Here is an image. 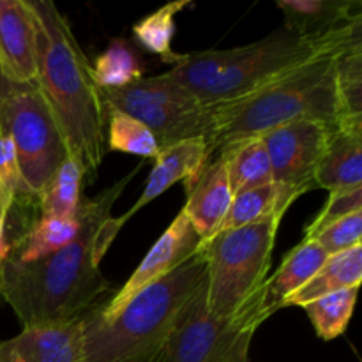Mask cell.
<instances>
[{"label":"cell","mask_w":362,"mask_h":362,"mask_svg":"<svg viewBox=\"0 0 362 362\" xmlns=\"http://www.w3.org/2000/svg\"><path fill=\"white\" fill-rule=\"evenodd\" d=\"M361 41L362 23L327 39H306L279 27L246 46L184 53V59L166 74L205 106L216 108L260 90L322 53L338 52Z\"/></svg>","instance_id":"3957f363"},{"label":"cell","mask_w":362,"mask_h":362,"mask_svg":"<svg viewBox=\"0 0 362 362\" xmlns=\"http://www.w3.org/2000/svg\"><path fill=\"white\" fill-rule=\"evenodd\" d=\"M218 154L225 156L233 194L272 182L271 159L262 138L237 141Z\"/></svg>","instance_id":"cb8c5ba5"},{"label":"cell","mask_w":362,"mask_h":362,"mask_svg":"<svg viewBox=\"0 0 362 362\" xmlns=\"http://www.w3.org/2000/svg\"><path fill=\"white\" fill-rule=\"evenodd\" d=\"M16 87L18 85L11 83V81L7 80V76L4 74V71H2V66H0V108H2V103L6 101L7 95H9Z\"/></svg>","instance_id":"d6a6232c"},{"label":"cell","mask_w":362,"mask_h":362,"mask_svg":"<svg viewBox=\"0 0 362 362\" xmlns=\"http://www.w3.org/2000/svg\"><path fill=\"white\" fill-rule=\"evenodd\" d=\"M0 362H85L81 315L23 327L18 336L0 341Z\"/></svg>","instance_id":"4fadbf2b"},{"label":"cell","mask_w":362,"mask_h":362,"mask_svg":"<svg viewBox=\"0 0 362 362\" xmlns=\"http://www.w3.org/2000/svg\"><path fill=\"white\" fill-rule=\"evenodd\" d=\"M283 216L276 212L253 225L218 232L202 243L207 262L205 297L212 317L260 324L267 320L265 286Z\"/></svg>","instance_id":"8992f818"},{"label":"cell","mask_w":362,"mask_h":362,"mask_svg":"<svg viewBox=\"0 0 362 362\" xmlns=\"http://www.w3.org/2000/svg\"><path fill=\"white\" fill-rule=\"evenodd\" d=\"M283 27L306 39H327L362 23L361 0H278Z\"/></svg>","instance_id":"2e32d148"},{"label":"cell","mask_w":362,"mask_h":362,"mask_svg":"<svg viewBox=\"0 0 362 362\" xmlns=\"http://www.w3.org/2000/svg\"><path fill=\"white\" fill-rule=\"evenodd\" d=\"M106 148L144 159H156L159 154V144L151 129L120 112H110L106 117Z\"/></svg>","instance_id":"83f0119b"},{"label":"cell","mask_w":362,"mask_h":362,"mask_svg":"<svg viewBox=\"0 0 362 362\" xmlns=\"http://www.w3.org/2000/svg\"><path fill=\"white\" fill-rule=\"evenodd\" d=\"M357 292H359V286H352V288L329 293V296L300 306L306 311L318 338L324 341H331V339L345 334L346 327L352 320Z\"/></svg>","instance_id":"4316f807"},{"label":"cell","mask_w":362,"mask_h":362,"mask_svg":"<svg viewBox=\"0 0 362 362\" xmlns=\"http://www.w3.org/2000/svg\"><path fill=\"white\" fill-rule=\"evenodd\" d=\"M141 163L85 204V223L76 239L62 250L20 264L2 260L0 296L13 308L23 327L69 320L94 306L95 299L112 290L95 257V237L110 218L113 204L131 182Z\"/></svg>","instance_id":"6da1fadb"},{"label":"cell","mask_w":362,"mask_h":362,"mask_svg":"<svg viewBox=\"0 0 362 362\" xmlns=\"http://www.w3.org/2000/svg\"><path fill=\"white\" fill-rule=\"evenodd\" d=\"M292 204L293 202L288 200L274 182L240 191V193L233 194L232 204H230L228 212L219 225L218 232L253 225L276 212L285 214Z\"/></svg>","instance_id":"484cf974"},{"label":"cell","mask_w":362,"mask_h":362,"mask_svg":"<svg viewBox=\"0 0 362 362\" xmlns=\"http://www.w3.org/2000/svg\"><path fill=\"white\" fill-rule=\"evenodd\" d=\"M28 194L34 193L28 189L21 177L13 141L0 129V204H2L4 216L9 212L14 202Z\"/></svg>","instance_id":"f1b7e54d"},{"label":"cell","mask_w":362,"mask_h":362,"mask_svg":"<svg viewBox=\"0 0 362 362\" xmlns=\"http://www.w3.org/2000/svg\"><path fill=\"white\" fill-rule=\"evenodd\" d=\"M362 239V212H354V214L345 216V218L338 219L332 225L325 226L322 232H318L313 237L320 244L322 250L329 255L343 253L352 247L359 246Z\"/></svg>","instance_id":"4dcf8cb0"},{"label":"cell","mask_w":362,"mask_h":362,"mask_svg":"<svg viewBox=\"0 0 362 362\" xmlns=\"http://www.w3.org/2000/svg\"><path fill=\"white\" fill-rule=\"evenodd\" d=\"M0 286H2V262H0Z\"/></svg>","instance_id":"e575fe53"},{"label":"cell","mask_w":362,"mask_h":362,"mask_svg":"<svg viewBox=\"0 0 362 362\" xmlns=\"http://www.w3.org/2000/svg\"><path fill=\"white\" fill-rule=\"evenodd\" d=\"M331 126L318 120H296L262 134L269 159L272 182L288 200L315 189V172L327 145Z\"/></svg>","instance_id":"30bf717a"},{"label":"cell","mask_w":362,"mask_h":362,"mask_svg":"<svg viewBox=\"0 0 362 362\" xmlns=\"http://www.w3.org/2000/svg\"><path fill=\"white\" fill-rule=\"evenodd\" d=\"M200 246L202 237L198 235L184 211H180L172 221V225L148 250L147 257L141 260V264L131 274V278L124 283L122 288L115 296L110 297V300H106L105 304L92 306L94 313L103 322L115 318L134 296H138L141 290L165 278L177 267H180L184 262L189 260L200 250Z\"/></svg>","instance_id":"7c38bea8"},{"label":"cell","mask_w":362,"mask_h":362,"mask_svg":"<svg viewBox=\"0 0 362 362\" xmlns=\"http://www.w3.org/2000/svg\"><path fill=\"white\" fill-rule=\"evenodd\" d=\"M362 186V129L332 127L315 172V189L346 191Z\"/></svg>","instance_id":"ac0fdd59"},{"label":"cell","mask_w":362,"mask_h":362,"mask_svg":"<svg viewBox=\"0 0 362 362\" xmlns=\"http://www.w3.org/2000/svg\"><path fill=\"white\" fill-rule=\"evenodd\" d=\"M343 49L322 53L260 90L230 105L216 106L214 129L207 140L209 156L214 158L237 141L260 138L296 120L310 119L338 126L336 57Z\"/></svg>","instance_id":"5b68a950"},{"label":"cell","mask_w":362,"mask_h":362,"mask_svg":"<svg viewBox=\"0 0 362 362\" xmlns=\"http://www.w3.org/2000/svg\"><path fill=\"white\" fill-rule=\"evenodd\" d=\"M329 255L313 239H303L292 251H288L272 278L265 286V313L271 317L283 310V304L290 296L303 288L327 262Z\"/></svg>","instance_id":"d6986e66"},{"label":"cell","mask_w":362,"mask_h":362,"mask_svg":"<svg viewBox=\"0 0 362 362\" xmlns=\"http://www.w3.org/2000/svg\"><path fill=\"white\" fill-rule=\"evenodd\" d=\"M9 253V244L6 240V216H4L2 204H0V262Z\"/></svg>","instance_id":"1f68e13d"},{"label":"cell","mask_w":362,"mask_h":362,"mask_svg":"<svg viewBox=\"0 0 362 362\" xmlns=\"http://www.w3.org/2000/svg\"><path fill=\"white\" fill-rule=\"evenodd\" d=\"M92 78L98 88H122L144 78V62L136 45L115 37L92 64Z\"/></svg>","instance_id":"d4e9b609"},{"label":"cell","mask_w":362,"mask_h":362,"mask_svg":"<svg viewBox=\"0 0 362 362\" xmlns=\"http://www.w3.org/2000/svg\"><path fill=\"white\" fill-rule=\"evenodd\" d=\"M354 212H362V186L354 187V189L329 193V200L325 202L322 211L304 228V239H313L325 226L332 225L334 221L354 214Z\"/></svg>","instance_id":"f546056e"},{"label":"cell","mask_w":362,"mask_h":362,"mask_svg":"<svg viewBox=\"0 0 362 362\" xmlns=\"http://www.w3.org/2000/svg\"><path fill=\"white\" fill-rule=\"evenodd\" d=\"M0 129L13 141L25 184L39 194L69 151L37 85H18L7 95L0 108Z\"/></svg>","instance_id":"ba28073f"},{"label":"cell","mask_w":362,"mask_h":362,"mask_svg":"<svg viewBox=\"0 0 362 362\" xmlns=\"http://www.w3.org/2000/svg\"><path fill=\"white\" fill-rule=\"evenodd\" d=\"M35 28L39 92L55 117L71 158L95 175L106 154V110L92 78V64L59 7L25 0Z\"/></svg>","instance_id":"7a4b0ae2"},{"label":"cell","mask_w":362,"mask_h":362,"mask_svg":"<svg viewBox=\"0 0 362 362\" xmlns=\"http://www.w3.org/2000/svg\"><path fill=\"white\" fill-rule=\"evenodd\" d=\"M232 362H250V352H243L240 356H237Z\"/></svg>","instance_id":"836d02e7"},{"label":"cell","mask_w":362,"mask_h":362,"mask_svg":"<svg viewBox=\"0 0 362 362\" xmlns=\"http://www.w3.org/2000/svg\"><path fill=\"white\" fill-rule=\"evenodd\" d=\"M260 325L257 320L230 322L212 317L204 281L152 362H232L250 352Z\"/></svg>","instance_id":"9c48e42d"},{"label":"cell","mask_w":362,"mask_h":362,"mask_svg":"<svg viewBox=\"0 0 362 362\" xmlns=\"http://www.w3.org/2000/svg\"><path fill=\"white\" fill-rule=\"evenodd\" d=\"M336 95L341 129H362V42L336 57Z\"/></svg>","instance_id":"7402d4cb"},{"label":"cell","mask_w":362,"mask_h":362,"mask_svg":"<svg viewBox=\"0 0 362 362\" xmlns=\"http://www.w3.org/2000/svg\"><path fill=\"white\" fill-rule=\"evenodd\" d=\"M194 4L191 0H177L170 2L159 9L152 11L145 18L133 25V37L138 46L148 53H154L161 62L177 66L184 59V53H177L172 48L173 37L177 32V14L184 9H189Z\"/></svg>","instance_id":"44dd1931"},{"label":"cell","mask_w":362,"mask_h":362,"mask_svg":"<svg viewBox=\"0 0 362 362\" xmlns=\"http://www.w3.org/2000/svg\"><path fill=\"white\" fill-rule=\"evenodd\" d=\"M0 66L14 85H35V28L25 0H0Z\"/></svg>","instance_id":"5bb4252c"},{"label":"cell","mask_w":362,"mask_h":362,"mask_svg":"<svg viewBox=\"0 0 362 362\" xmlns=\"http://www.w3.org/2000/svg\"><path fill=\"white\" fill-rule=\"evenodd\" d=\"M209 159H211V156H209V147L205 138H191V140L177 141V144L159 148V154L156 156L154 166H152L147 184H145L144 193L140 194L136 204L126 214L120 216V218L110 216L103 223L101 228H99L98 237H95V257H98V260H103V257L110 250L113 240L117 239L122 226L136 212H140L151 202L161 197L173 184L184 182V187L189 186L200 175V172L207 165Z\"/></svg>","instance_id":"8fae6325"},{"label":"cell","mask_w":362,"mask_h":362,"mask_svg":"<svg viewBox=\"0 0 362 362\" xmlns=\"http://www.w3.org/2000/svg\"><path fill=\"white\" fill-rule=\"evenodd\" d=\"M362 281V244L349 251L329 257L320 271L300 290L285 300L283 308L304 306L315 299L339 292V290L361 286Z\"/></svg>","instance_id":"ffe728a7"},{"label":"cell","mask_w":362,"mask_h":362,"mask_svg":"<svg viewBox=\"0 0 362 362\" xmlns=\"http://www.w3.org/2000/svg\"><path fill=\"white\" fill-rule=\"evenodd\" d=\"M106 110L140 120L151 129L159 148L191 138H205L214 129V108L198 101L166 73L144 76L122 88H99Z\"/></svg>","instance_id":"52a82bcc"},{"label":"cell","mask_w":362,"mask_h":362,"mask_svg":"<svg viewBox=\"0 0 362 362\" xmlns=\"http://www.w3.org/2000/svg\"><path fill=\"white\" fill-rule=\"evenodd\" d=\"M85 204H87V198L74 218L39 214L23 232L7 240L9 253L4 260L30 264L66 247L76 239L78 233L83 228Z\"/></svg>","instance_id":"e0dca14e"},{"label":"cell","mask_w":362,"mask_h":362,"mask_svg":"<svg viewBox=\"0 0 362 362\" xmlns=\"http://www.w3.org/2000/svg\"><path fill=\"white\" fill-rule=\"evenodd\" d=\"M184 189L187 200L182 211L204 243L216 235L233 200L225 156L216 154L209 159L200 175Z\"/></svg>","instance_id":"9a60e30c"},{"label":"cell","mask_w":362,"mask_h":362,"mask_svg":"<svg viewBox=\"0 0 362 362\" xmlns=\"http://www.w3.org/2000/svg\"><path fill=\"white\" fill-rule=\"evenodd\" d=\"M83 166L74 158H67L59 166L45 189L37 194L39 212L42 216H60V218H74L83 205Z\"/></svg>","instance_id":"603a6c76"},{"label":"cell","mask_w":362,"mask_h":362,"mask_svg":"<svg viewBox=\"0 0 362 362\" xmlns=\"http://www.w3.org/2000/svg\"><path fill=\"white\" fill-rule=\"evenodd\" d=\"M207 262L198 250L180 267L141 290L115 318L99 320L94 310L81 315L85 362H152L180 315L205 281Z\"/></svg>","instance_id":"277c9868"}]
</instances>
